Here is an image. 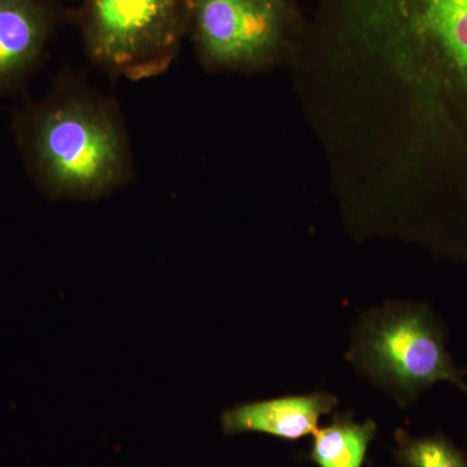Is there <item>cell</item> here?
Listing matches in <instances>:
<instances>
[{
    "label": "cell",
    "instance_id": "obj_1",
    "mask_svg": "<svg viewBox=\"0 0 467 467\" xmlns=\"http://www.w3.org/2000/svg\"><path fill=\"white\" fill-rule=\"evenodd\" d=\"M11 130L27 175L48 198L95 201L133 180L124 117L79 76L61 73L41 99L26 98Z\"/></svg>",
    "mask_w": 467,
    "mask_h": 467
},
{
    "label": "cell",
    "instance_id": "obj_2",
    "mask_svg": "<svg viewBox=\"0 0 467 467\" xmlns=\"http://www.w3.org/2000/svg\"><path fill=\"white\" fill-rule=\"evenodd\" d=\"M447 331L422 303H387L359 319L347 358L376 386L408 408L439 382L467 395V368L454 365Z\"/></svg>",
    "mask_w": 467,
    "mask_h": 467
},
{
    "label": "cell",
    "instance_id": "obj_3",
    "mask_svg": "<svg viewBox=\"0 0 467 467\" xmlns=\"http://www.w3.org/2000/svg\"><path fill=\"white\" fill-rule=\"evenodd\" d=\"M192 0H81L73 11L86 55L130 81L167 72L189 30Z\"/></svg>",
    "mask_w": 467,
    "mask_h": 467
},
{
    "label": "cell",
    "instance_id": "obj_4",
    "mask_svg": "<svg viewBox=\"0 0 467 467\" xmlns=\"http://www.w3.org/2000/svg\"><path fill=\"white\" fill-rule=\"evenodd\" d=\"M304 24L292 0H192L187 36L209 72L250 75L290 63Z\"/></svg>",
    "mask_w": 467,
    "mask_h": 467
},
{
    "label": "cell",
    "instance_id": "obj_5",
    "mask_svg": "<svg viewBox=\"0 0 467 467\" xmlns=\"http://www.w3.org/2000/svg\"><path fill=\"white\" fill-rule=\"evenodd\" d=\"M72 15L57 0H0V98L26 92Z\"/></svg>",
    "mask_w": 467,
    "mask_h": 467
},
{
    "label": "cell",
    "instance_id": "obj_6",
    "mask_svg": "<svg viewBox=\"0 0 467 467\" xmlns=\"http://www.w3.org/2000/svg\"><path fill=\"white\" fill-rule=\"evenodd\" d=\"M337 402V396L324 391L245 402L223 411L221 427L230 436L259 432L296 441L315 434L319 420L330 414Z\"/></svg>",
    "mask_w": 467,
    "mask_h": 467
},
{
    "label": "cell",
    "instance_id": "obj_7",
    "mask_svg": "<svg viewBox=\"0 0 467 467\" xmlns=\"http://www.w3.org/2000/svg\"><path fill=\"white\" fill-rule=\"evenodd\" d=\"M377 430L376 420L358 422L350 413L335 414L313 434L308 459L318 467H364Z\"/></svg>",
    "mask_w": 467,
    "mask_h": 467
},
{
    "label": "cell",
    "instance_id": "obj_8",
    "mask_svg": "<svg viewBox=\"0 0 467 467\" xmlns=\"http://www.w3.org/2000/svg\"><path fill=\"white\" fill-rule=\"evenodd\" d=\"M395 442L393 457L401 467H467L466 451L441 432L414 436L398 429Z\"/></svg>",
    "mask_w": 467,
    "mask_h": 467
},
{
    "label": "cell",
    "instance_id": "obj_9",
    "mask_svg": "<svg viewBox=\"0 0 467 467\" xmlns=\"http://www.w3.org/2000/svg\"><path fill=\"white\" fill-rule=\"evenodd\" d=\"M465 451H466V454H467V450Z\"/></svg>",
    "mask_w": 467,
    "mask_h": 467
}]
</instances>
